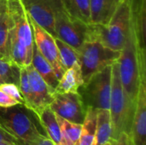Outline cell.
<instances>
[{"mask_svg": "<svg viewBox=\"0 0 146 145\" xmlns=\"http://www.w3.org/2000/svg\"><path fill=\"white\" fill-rule=\"evenodd\" d=\"M6 2L9 21V57L19 67H27L32 62L34 44L29 16L21 0Z\"/></svg>", "mask_w": 146, "mask_h": 145, "instance_id": "6da1fadb", "label": "cell"}, {"mask_svg": "<svg viewBox=\"0 0 146 145\" xmlns=\"http://www.w3.org/2000/svg\"><path fill=\"white\" fill-rule=\"evenodd\" d=\"M0 122L5 130L26 145H37L48 138L35 113L24 104L0 108Z\"/></svg>", "mask_w": 146, "mask_h": 145, "instance_id": "7a4b0ae2", "label": "cell"}, {"mask_svg": "<svg viewBox=\"0 0 146 145\" xmlns=\"http://www.w3.org/2000/svg\"><path fill=\"white\" fill-rule=\"evenodd\" d=\"M109 110L113 128L112 139L117 138L121 132H126L129 135L135 110V104L129 100L122 86L118 62L112 65L111 96Z\"/></svg>", "mask_w": 146, "mask_h": 145, "instance_id": "3957f363", "label": "cell"}, {"mask_svg": "<svg viewBox=\"0 0 146 145\" xmlns=\"http://www.w3.org/2000/svg\"><path fill=\"white\" fill-rule=\"evenodd\" d=\"M130 21L131 0H121L108 24H90L93 38L111 50L121 51L127 38Z\"/></svg>", "mask_w": 146, "mask_h": 145, "instance_id": "277c9868", "label": "cell"}, {"mask_svg": "<svg viewBox=\"0 0 146 145\" xmlns=\"http://www.w3.org/2000/svg\"><path fill=\"white\" fill-rule=\"evenodd\" d=\"M79 64L86 83L94 73L118 62L121 51L111 50L97 38L86 40L78 50Z\"/></svg>", "mask_w": 146, "mask_h": 145, "instance_id": "5b68a950", "label": "cell"}, {"mask_svg": "<svg viewBox=\"0 0 146 145\" xmlns=\"http://www.w3.org/2000/svg\"><path fill=\"white\" fill-rule=\"evenodd\" d=\"M112 65L94 73L78 90L85 106L95 109H110Z\"/></svg>", "mask_w": 146, "mask_h": 145, "instance_id": "8992f818", "label": "cell"}, {"mask_svg": "<svg viewBox=\"0 0 146 145\" xmlns=\"http://www.w3.org/2000/svg\"><path fill=\"white\" fill-rule=\"evenodd\" d=\"M55 31L56 38L77 50L86 40L93 38L91 25L72 17L62 6L56 13Z\"/></svg>", "mask_w": 146, "mask_h": 145, "instance_id": "52a82bcc", "label": "cell"}, {"mask_svg": "<svg viewBox=\"0 0 146 145\" xmlns=\"http://www.w3.org/2000/svg\"><path fill=\"white\" fill-rule=\"evenodd\" d=\"M50 109L58 116L76 124L84 122L86 107L79 92L55 93Z\"/></svg>", "mask_w": 146, "mask_h": 145, "instance_id": "ba28073f", "label": "cell"}, {"mask_svg": "<svg viewBox=\"0 0 146 145\" xmlns=\"http://www.w3.org/2000/svg\"><path fill=\"white\" fill-rule=\"evenodd\" d=\"M28 15L56 38L55 16L62 6L61 0H21Z\"/></svg>", "mask_w": 146, "mask_h": 145, "instance_id": "9c48e42d", "label": "cell"}, {"mask_svg": "<svg viewBox=\"0 0 146 145\" xmlns=\"http://www.w3.org/2000/svg\"><path fill=\"white\" fill-rule=\"evenodd\" d=\"M29 16V15H28ZM30 25L33 30V42L41 55L48 61L54 68L57 78L60 79L65 69L62 64L59 52L55 42V38L46 30L37 24L29 16Z\"/></svg>", "mask_w": 146, "mask_h": 145, "instance_id": "30bf717a", "label": "cell"}, {"mask_svg": "<svg viewBox=\"0 0 146 145\" xmlns=\"http://www.w3.org/2000/svg\"><path fill=\"white\" fill-rule=\"evenodd\" d=\"M129 137L133 145H146V80L139 87Z\"/></svg>", "mask_w": 146, "mask_h": 145, "instance_id": "8fae6325", "label": "cell"}, {"mask_svg": "<svg viewBox=\"0 0 146 145\" xmlns=\"http://www.w3.org/2000/svg\"><path fill=\"white\" fill-rule=\"evenodd\" d=\"M28 79L33 97V110L35 115L50 106L54 99L55 91L52 90L38 73L32 64L27 66Z\"/></svg>", "mask_w": 146, "mask_h": 145, "instance_id": "7c38bea8", "label": "cell"}, {"mask_svg": "<svg viewBox=\"0 0 146 145\" xmlns=\"http://www.w3.org/2000/svg\"><path fill=\"white\" fill-rule=\"evenodd\" d=\"M121 0H90L91 23L106 25L114 15Z\"/></svg>", "mask_w": 146, "mask_h": 145, "instance_id": "4fadbf2b", "label": "cell"}, {"mask_svg": "<svg viewBox=\"0 0 146 145\" xmlns=\"http://www.w3.org/2000/svg\"><path fill=\"white\" fill-rule=\"evenodd\" d=\"M83 84L80 66L79 63H75L65 70L55 89V93L78 92L79 88Z\"/></svg>", "mask_w": 146, "mask_h": 145, "instance_id": "5bb4252c", "label": "cell"}, {"mask_svg": "<svg viewBox=\"0 0 146 145\" xmlns=\"http://www.w3.org/2000/svg\"><path fill=\"white\" fill-rule=\"evenodd\" d=\"M31 64L38 73L43 78V79L47 83V85L55 91L59 79L57 78L56 72L52 66L48 62V61L41 55V53L37 49L36 45L33 44V55H32V62Z\"/></svg>", "mask_w": 146, "mask_h": 145, "instance_id": "9a60e30c", "label": "cell"}, {"mask_svg": "<svg viewBox=\"0 0 146 145\" xmlns=\"http://www.w3.org/2000/svg\"><path fill=\"white\" fill-rule=\"evenodd\" d=\"M36 115L47 137L54 143V144L62 145L61 130L56 114L50 109V107L44 109Z\"/></svg>", "mask_w": 146, "mask_h": 145, "instance_id": "2e32d148", "label": "cell"}, {"mask_svg": "<svg viewBox=\"0 0 146 145\" xmlns=\"http://www.w3.org/2000/svg\"><path fill=\"white\" fill-rule=\"evenodd\" d=\"M113 128L109 109L97 110L95 137L92 145H104L111 141Z\"/></svg>", "mask_w": 146, "mask_h": 145, "instance_id": "e0dca14e", "label": "cell"}, {"mask_svg": "<svg viewBox=\"0 0 146 145\" xmlns=\"http://www.w3.org/2000/svg\"><path fill=\"white\" fill-rule=\"evenodd\" d=\"M65 11L86 24L91 23L90 0H61Z\"/></svg>", "mask_w": 146, "mask_h": 145, "instance_id": "ac0fdd59", "label": "cell"}, {"mask_svg": "<svg viewBox=\"0 0 146 145\" xmlns=\"http://www.w3.org/2000/svg\"><path fill=\"white\" fill-rule=\"evenodd\" d=\"M97 110L91 107L86 108V117L82 123L81 132L74 145H92L95 137Z\"/></svg>", "mask_w": 146, "mask_h": 145, "instance_id": "d6986e66", "label": "cell"}, {"mask_svg": "<svg viewBox=\"0 0 146 145\" xmlns=\"http://www.w3.org/2000/svg\"><path fill=\"white\" fill-rule=\"evenodd\" d=\"M60 126L62 145H74L80 138L82 125L70 122L56 115Z\"/></svg>", "mask_w": 146, "mask_h": 145, "instance_id": "ffe728a7", "label": "cell"}, {"mask_svg": "<svg viewBox=\"0 0 146 145\" xmlns=\"http://www.w3.org/2000/svg\"><path fill=\"white\" fill-rule=\"evenodd\" d=\"M21 67L11 60L0 57V80L3 83H12L19 85Z\"/></svg>", "mask_w": 146, "mask_h": 145, "instance_id": "44dd1931", "label": "cell"}, {"mask_svg": "<svg viewBox=\"0 0 146 145\" xmlns=\"http://www.w3.org/2000/svg\"><path fill=\"white\" fill-rule=\"evenodd\" d=\"M55 42L59 52L62 64L65 70L69 68L74 64L79 63V54L77 50L57 38H55Z\"/></svg>", "mask_w": 146, "mask_h": 145, "instance_id": "7402d4cb", "label": "cell"}, {"mask_svg": "<svg viewBox=\"0 0 146 145\" xmlns=\"http://www.w3.org/2000/svg\"><path fill=\"white\" fill-rule=\"evenodd\" d=\"M19 90L24 100V105L30 110H33V97L32 93V89L28 79V74L27 71V67L21 68L20 80H19Z\"/></svg>", "mask_w": 146, "mask_h": 145, "instance_id": "603a6c76", "label": "cell"}, {"mask_svg": "<svg viewBox=\"0 0 146 145\" xmlns=\"http://www.w3.org/2000/svg\"><path fill=\"white\" fill-rule=\"evenodd\" d=\"M9 21L7 12L0 14V56L3 58L9 57Z\"/></svg>", "mask_w": 146, "mask_h": 145, "instance_id": "cb8c5ba5", "label": "cell"}, {"mask_svg": "<svg viewBox=\"0 0 146 145\" xmlns=\"http://www.w3.org/2000/svg\"><path fill=\"white\" fill-rule=\"evenodd\" d=\"M0 90L8 94L12 98H14L20 104H24V100L20 92L18 85L12 83H3L0 84Z\"/></svg>", "mask_w": 146, "mask_h": 145, "instance_id": "d4e9b609", "label": "cell"}, {"mask_svg": "<svg viewBox=\"0 0 146 145\" xmlns=\"http://www.w3.org/2000/svg\"><path fill=\"white\" fill-rule=\"evenodd\" d=\"M0 144L8 145H26L16 137L9 133L7 130L0 126Z\"/></svg>", "mask_w": 146, "mask_h": 145, "instance_id": "484cf974", "label": "cell"}, {"mask_svg": "<svg viewBox=\"0 0 146 145\" xmlns=\"http://www.w3.org/2000/svg\"><path fill=\"white\" fill-rule=\"evenodd\" d=\"M16 104L20 103L14 98L9 97L8 94L0 90V108H9Z\"/></svg>", "mask_w": 146, "mask_h": 145, "instance_id": "4316f807", "label": "cell"}, {"mask_svg": "<svg viewBox=\"0 0 146 145\" xmlns=\"http://www.w3.org/2000/svg\"><path fill=\"white\" fill-rule=\"evenodd\" d=\"M110 143V145H133L129 135L126 132H121L117 138L112 139Z\"/></svg>", "mask_w": 146, "mask_h": 145, "instance_id": "83f0119b", "label": "cell"}, {"mask_svg": "<svg viewBox=\"0 0 146 145\" xmlns=\"http://www.w3.org/2000/svg\"><path fill=\"white\" fill-rule=\"evenodd\" d=\"M37 145H55L54 144V143L49 138H44V139H42V140H40Z\"/></svg>", "mask_w": 146, "mask_h": 145, "instance_id": "f1b7e54d", "label": "cell"}, {"mask_svg": "<svg viewBox=\"0 0 146 145\" xmlns=\"http://www.w3.org/2000/svg\"><path fill=\"white\" fill-rule=\"evenodd\" d=\"M7 9V2L6 0H0V14L6 12Z\"/></svg>", "mask_w": 146, "mask_h": 145, "instance_id": "f546056e", "label": "cell"}, {"mask_svg": "<svg viewBox=\"0 0 146 145\" xmlns=\"http://www.w3.org/2000/svg\"><path fill=\"white\" fill-rule=\"evenodd\" d=\"M104 145H110V143H108V144H105Z\"/></svg>", "mask_w": 146, "mask_h": 145, "instance_id": "4dcf8cb0", "label": "cell"}, {"mask_svg": "<svg viewBox=\"0 0 146 145\" xmlns=\"http://www.w3.org/2000/svg\"><path fill=\"white\" fill-rule=\"evenodd\" d=\"M0 145H8V144H0Z\"/></svg>", "mask_w": 146, "mask_h": 145, "instance_id": "1f68e13d", "label": "cell"}, {"mask_svg": "<svg viewBox=\"0 0 146 145\" xmlns=\"http://www.w3.org/2000/svg\"><path fill=\"white\" fill-rule=\"evenodd\" d=\"M0 126H1V127H3V126H2V125H1V122H0Z\"/></svg>", "mask_w": 146, "mask_h": 145, "instance_id": "d6a6232c", "label": "cell"}, {"mask_svg": "<svg viewBox=\"0 0 146 145\" xmlns=\"http://www.w3.org/2000/svg\"><path fill=\"white\" fill-rule=\"evenodd\" d=\"M0 84H3V82H2L1 80H0Z\"/></svg>", "mask_w": 146, "mask_h": 145, "instance_id": "836d02e7", "label": "cell"}, {"mask_svg": "<svg viewBox=\"0 0 146 145\" xmlns=\"http://www.w3.org/2000/svg\"><path fill=\"white\" fill-rule=\"evenodd\" d=\"M0 57H2V56H0Z\"/></svg>", "mask_w": 146, "mask_h": 145, "instance_id": "e575fe53", "label": "cell"}]
</instances>
